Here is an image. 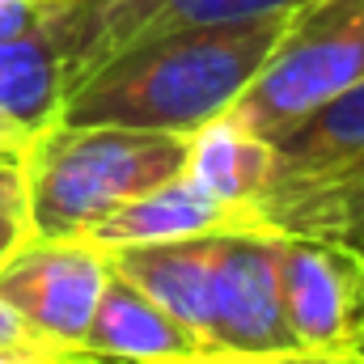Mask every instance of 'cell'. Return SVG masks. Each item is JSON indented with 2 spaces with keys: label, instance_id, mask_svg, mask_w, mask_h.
<instances>
[{
  "label": "cell",
  "instance_id": "cell-9",
  "mask_svg": "<svg viewBox=\"0 0 364 364\" xmlns=\"http://www.w3.org/2000/svg\"><path fill=\"white\" fill-rule=\"evenodd\" d=\"M81 348L119 364H191V360H220L203 335L170 318L153 296H144L136 284L110 272L102 301L90 318V331Z\"/></svg>",
  "mask_w": 364,
  "mask_h": 364
},
{
  "label": "cell",
  "instance_id": "cell-13",
  "mask_svg": "<svg viewBox=\"0 0 364 364\" xmlns=\"http://www.w3.org/2000/svg\"><path fill=\"white\" fill-rule=\"evenodd\" d=\"M305 0H106L102 30H97V64L140 38H153V34L212 26V21H246V17H267V13H292Z\"/></svg>",
  "mask_w": 364,
  "mask_h": 364
},
{
  "label": "cell",
  "instance_id": "cell-4",
  "mask_svg": "<svg viewBox=\"0 0 364 364\" xmlns=\"http://www.w3.org/2000/svg\"><path fill=\"white\" fill-rule=\"evenodd\" d=\"M279 288L296 348L364 352V246L279 233Z\"/></svg>",
  "mask_w": 364,
  "mask_h": 364
},
{
  "label": "cell",
  "instance_id": "cell-5",
  "mask_svg": "<svg viewBox=\"0 0 364 364\" xmlns=\"http://www.w3.org/2000/svg\"><path fill=\"white\" fill-rule=\"evenodd\" d=\"M106 0H77L55 21L0 38V110L26 132L60 123L68 93L97 68V30Z\"/></svg>",
  "mask_w": 364,
  "mask_h": 364
},
{
  "label": "cell",
  "instance_id": "cell-1",
  "mask_svg": "<svg viewBox=\"0 0 364 364\" xmlns=\"http://www.w3.org/2000/svg\"><path fill=\"white\" fill-rule=\"evenodd\" d=\"M288 17L292 13H267L140 38L102 60L68 93L60 119L191 136L233 110V102L250 90L279 34L288 30Z\"/></svg>",
  "mask_w": 364,
  "mask_h": 364
},
{
  "label": "cell",
  "instance_id": "cell-11",
  "mask_svg": "<svg viewBox=\"0 0 364 364\" xmlns=\"http://www.w3.org/2000/svg\"><path fill=\"white\" fill-rule=\"evenodd\" d=\"M220 237V233H216ZM216 237H178L149 246L106 250L110 272L153 296L170 318L208 339L212 318V272H216Z\"/></svg>",
  "mask_w": 364,
  "mask_h": 364
},
{
  "label": "cell",
  "instance_id": "cell-7",
  "mask_svg": "<svg viewBox=\"0 0 364 364\" xmlns=\"http://www.w3.org/2000/svg\"><path fill=\"white\" fill-rule=\"evenodd\" d=\"M106 279L110 259L85 237H34L0 263V301L38 335L81 343Z\"/></svg>",
  "mask_w": 364,
  "mask_h": 364
},
{
  "label": "cell",
  "instance_id": "cell-12",
  "mask_svg": "<svg viewBox=\"0 0 364 364\" xmlns=\"http://www.w3.org/2000/svg\"><path fill=\"white\" fill-rule=\"evenodd\" d=\"M272 166H275L272 140H263L259 132L242 127L225 110L220 119H212L199 132H191V149H186V170L182 174L191 182H199L203 191H212L216 199L255 208V199L272 182Z\"/></svg>",
  "mask_w": 364,
  "mask_h": 364
},
{
  "label": "cell",
  "instance_id": "cell-19",
  "mask_svg": "<svg viewBox=\"0 0 364 364\" xmlns=\"http://www.w3.org/2000/svg\"><path fill=\"white\" fill-rule=\"evenodd\" d=\"M97 364H119V360H97ZM191 364H229V360H191Z\"/></svg>",
  "mask_w": 364,
  "mask_h": 364
},
{
  "label": "cell",
  "instance_id": "cell-3",
  "mask_svg": "<svg viewBox=\"0 0 364 364\" xmlns=\"http://www.w3.org/2000/svg\"><path fill=\"white\" fill-rule=\"evenodd\" d=\"M364 81V0H305L250 90L233 102V119L263 140H279L309 110Z\"/></svg>",
  "mask_w": 364,
  "mask_h": 364
},
{
  "label": "cell",
  "instance_id": "cell-2",
  "mask_svg": "<svg viewBox=\"0 0 364 364\" xmlns=\"http://www.w3.org/2000/svg\"><path fill=\"white\" fill-rule=\"evenodd\" d=\"M186 149V132L68 119L43 127L21 157L34 237H81L136 195L178 178Z\"/></svg>",
  "mask_w": 364,
  "mask_h": 364
},
{
  "label": "cell",
  "instance_id": "cell-8",
  "mask_svg": "<svg viewBox=\"0 0 364 364\" xmlns=\"http://www.w3.org/2000/svg\"><path fill=\"white\" fill-rule=\"evenodd\" d=\"M216 233H267L263 216L246 203L216 199L186 174L161 182L106 220H97L81 237L97 250H119V246H149V242H178V237H216Z\"/></svg>",
  "mask_w": 364,
  "mask_h": 364
},
{
  "label": "cell",
  "instance_id": "cell-16",
  "mask_svg": "<svg viewBox=\"0 0 364 364\" xmlns=\"http://www.w3.org/2000/svg\"><path fill=\"white\" fill-rule=\"evenodd\" d=\"M229 364H364V352H309V348H292V352L250 356V360H229Z\"/></svg>",
  "mask_w": 364,
  "mask_h": 364
},
{
  "label": "cell",
  "instance_id": "cell-6",
  "mask_svg": "<svg viewBox=\"0 0 364 364\" xmlns=\"http://www.w3.org/2000/svg\"><path fill=\"white\" fill-rule=\"evenodd\" d=\"M208 343L220 360H250V356H275L296 348L284 318L275 229L216 237Z\"/></svg>",
  "mask_w": 364,
  "mask_h": 364
},
{
  "label": "cell",
  "instance_id": "cell-18",
  "mask_svg": "<svg viewBox=\"0 0 364 364\" xmlns=\"http://www.w3.org/2000/svg\"><path fill=\"white\" fill-rule=\"evenodd\" d=\"M34 132H26L21 123H13L4 110H0V157H26Z\"/></svg>",
  "mask_w": 364,
  "mask_h": 364
},
{
  "label": "cell",
  "instance_id": "cell-14",
  "mask_svg": "<svg viewBox=\"0 0 364 364\" xmlns=\"http://www.w3.org/2000/svg\"><path fill=\"white\" fill-rule=\"evenodd\" d=\"M26 242H34L26 166L21 157H0V263L13 259Z\"/></svg>",
  "mask_w": 364,
  "mask_h": 364
},
{
  "label": "cell",
  "instance_id": "cell-10",
  "mask_svg": "<svg viewBox=\"0 0 364 364\" xmlns=\"http://www.w3.org/2000/svg\"><path fill=\"white\" fill-rule=\"evenodd\" d=\"M360 161H364V81L343 93H335L331 102L309 110L296 127H288L275 140L272 182L263 186V195L318 186L326 178L348 174Z\"/></svg>",
  "mask_w": 364,
  "mask_h": 364
},
{
  "label": "cell",
  "instance_id": "cell-17",
  "mask_svg": "<svg viewBox=\"0 0 364 364\" xmlns=\"http://www.w3.org/2000/svg\"><path fill=\"white\" fill-rule=\"evenodd\" d=\"M38 339H47V335H38L34 326H26V322L0 301V348H26V343H38Z\"/></svg>",
  "mask_w": 364,
  "mask_h": 364
},
{
  "label": "cell",
  "instance_id": "cell-15",
  "mask_svg": "<svg viewBox=\"0 0 364 364\" xmlns=\"http://www.w3.org/2000/svg\"><path fill=\"white\" fill-rule=\"evenodd\" d=\"M77 0H0V38H17L30 34L47 21H55L60 13H68Z\"/></svg>",
  "mask_w": 364,
  "mask_h": 364
}]
</instances>
